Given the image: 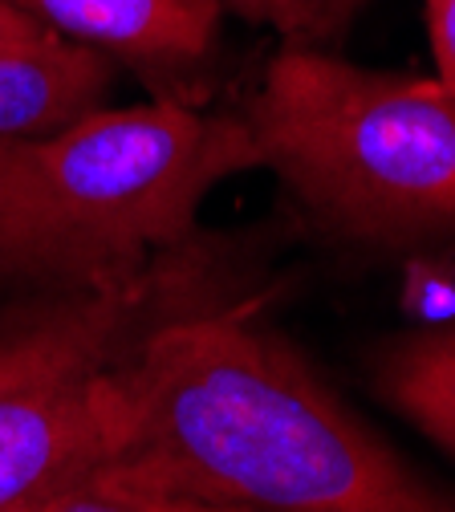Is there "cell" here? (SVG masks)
<instances>
[{
    "label": "cell",
    "mask_w": 455,
    "mask_h": 512,
    "mask_svg": "<svg viewBox=\"0 0 455 512\" xmlns=\"http://www.w3.org/2000/svg\"><path fill=\"white\" fill-rule=\"evenodd\" d=\"M106 472L252 512H455L260 322V297L163 317L106 391Z\"/></svg>",
    "instance_id": "6da1fadb"
},
{
    "label": "cell",
    "mask_w": 455,
    "mask_h": 512,
    "mask_svg": "<svg viewBox=\"0 0 455 512\" xmlns=\"http://www.w3.org/2000/svg\"><path fill=\"white\" fill-rule=\"evenodd\" d=\"M248 167V122L183 102L98 106L57 135L0 143V285L135 269L191 240L204 196Z\"/></svg>",
    "instance_id": "7a4b0ae2"
},
{
    "label": "cell",
    "mask_w": 455,
    "mask_h": 512,
    "mask_svg": "<svg viewBox=\"0 0 455 512\" xmlns=\"http://www.w3.org/2000/svg\"><path fill=\"white\" fill-rule=\"evenodd\" d=\"M244 122L260 167L330 232L382 244L455 236V98L439 78L289 45L269 61Z\"/></svg>",
    "instance_id": "3957f363"
},
{
    "label": "cell",
    "mask_w": 455,
    "mask_h": 512,
    "mask_svg": "<svg viewBox=\"0 0 455 512\" xmlns=\"http://www.w3.org/2000/svg\"><path fill=\"white\" fill-rule=\"evenodd\" d=\"M232 297L224 261L183 240L151 261L29 285L0 305V512H33L106 464V391L163 317Z\"/></svg>",
    "instance_id": "277c9868"
},
{
    "label": "cell",
    "mask_w": 455,
    "mask_h": 512,
    "mask_svg": "<svg viewBox=\"0 0 455 512\" xmlns=\"http://www.w3.org/2000/svg\"><path fill=\"white\" fill-rule=\"evenodd\" d=\"M49 33L151 74L200 66L216 45L220 0H9Z\"/></svg>",
    "instance_id": "5b68a950"
},
{
    "label": "cell",
    "mask_w": 455,
    "mask_h": 512,
    "mask_svg": "<svg viewBox=\"0 0 455 512\" xmlns=\"http://www.w3.org/2000/svg\"><path fill=\"white\" fill-rule=\"evenodd\" d=\"M110 90V61L70 37L37 33L0 45V143H29L65 131L98 110Z\"/></svg>",
    "instance_id": "8992f818"
},
{
    "label": "cell",
    "mask_w": 455,
    "mask_h": 512,
    "mask_svg": "<svg viewBox=\"0 0 455 512\" xmlns=\"http://www.w3.org/2000/svg\"><path fill=\"white\" fill-rule=\"evenodd\" d=\"M374 387L455 456V326L386 342L374 354Z\"/></svg>",
    "instance_id": "52a82bcc"
},
{
    "label": "cell",
    "mask_w": 455,
    "mask_h": 512,
    "mask_svg": "<svg viewBox=\"0 0 455 512\" xmlns=\"http://www.w3.org/2000/svg\"><path fill=\"white\" fill-rule=\"evenodd\" d=\"M33 512H252V508L212 504V500H200V496L167 492V488H155V484L98 468L94 476L49 496Z\"/></svg>",
    "instance_id": "ba28073f"
},
{
    "label": "cell",
    "mask_w": 455,
    "mask_h": 512,
    "mask_svg": "<svg viewBox=\"0 0 455 512\" xmlns=\"http://www.w3.org/2000/svg\"><path fill=\"white\" fill-rule=\"evenodd\" d=\"M366 0H220V9L277 29L297 49H321L346 33Z\"/></svg>",
    "instance_id": "9c48e42d"
},
{
    "label": "cell",
    "mask_w": 455,
    "mask_h": 512,
    "mask_svg": "<svg viewBox=\"0 0 455 512\" xmlns=\"http://www.w3.org/2000/svg\"><path fill=\"white\" fill-rule=\"evenodd\" d=\"M427 29H431L439 86L455 98V0H427Z\"/></svg>",
    "instance_id": "30bf717a"
},
{
    "label": "cell",
    "mask_w": 455,
    "mask_h": 512,
    "mask_svg": "<svg viewBox=\"0 0 455 512\" xmlns=\"http://www.w3.org/2000/svg\"><path fill=\"white\" fill-rule=\"evenodd\" d=\"M37 33H45L41 21H33L29 13H21L17 5H9V0H0V45L25 41V37H37Z\"/></svg>",
    "instance_id": "8fae6325"
}]
</instances>
